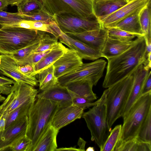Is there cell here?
I'll return each mask as SVG.
<instances>
[{
	"mask_svg": "<svg viewBox=\"0 0 151 151\" xmlns=\"http://www.w3.org/2000/svg\"><path fill=\"white\" fill-rule=\"evenodd\" d=\"M28 116L14 122L0 133V151H7L15 142L26 136Z\"/></svg>",
	"mask_w": 151,
	"mask_h": 151,
	"instance_id": "cell-11",
	"label": "cell"
},
{
	"mask_svg": "<svg viewBox=\"0 0 151 151\" xmlns=\"http://www.w3.org/2000/svg\"><path fill=\"white\" fill-rule=\"evenodd\" d=\"M3 74L0 71V76H3Z\"/></svg>",
	"mask_w": 151,
	"mask_h": 151,
	"instance_id": "cell-53",
	"label": "cell"
},
{
	"mask_svg": "<svg viewBox=\"0 0 151 151\" xmlns=\"http://www.w3.org/2000/svg\"><path fill=\"white\" fill-rule=\"evenodd\" d=\"M50 25L52 29L57 34L60 42L63 43L69 47L70 45L68 39V36L64 33L59 28L54 21L51 22Z\"/></svg>",
	"mask_w": 151,
	"mask_h": 151,
	"instance_id": "cell-42",
	"label": "cell"
},
{
	"mask_svg": "<svg viewBox=\"0 0 151 151\" xmlns=\"http://www.w3.org/2000/svg\"><path fill=\"white\" fill-rule=\"evenodd\" d=\"M54 21L64 33H80L104 27L94 14L80 17L68 13L54 15Z\"/></svg>",
	"mask_w": 151,
	"mask_h": 151,
	"instance_id": "cell-8",
	"label": "cell"
},
{
	"mask_svg": "<svg viewBox=\"0 0 151 151\" xmlns=\"http://www.w3.org/2000/svg\"><path fill=\"white\" fill-rule=\"evenodd\" d=\"M134 44L122 54L108 59L106 74L103 83L108 88L131 75L146 59V42L143 36L137 37Z\"/></svg>",
	"mask_w": 151,
	"mask_h": 151,
	"instance_id": "cell-1",
	"label": "cell"
},
{
	"mask_svg": "<svg viewBox=\"0 0 151 151\" xmlns=\"http://www.w3.org/2000/svg\"><path fill=\"white\" fill-rule=\"evenodd\" d=\"M17 68L19 71L26 75L34 76L35 70L33 65L27 64L22 66L17 65Z\"/></svg>",
	"mask_w": 151,
	"mask_h": 151,
	"instance_id": "cell-43",
	"label": "cell"
},
{
	"mask_svg": "<svg viewBox=\"0 0 151 151\" xmlns=\"http://www.w3.org/2000/svg\"><path fill=\"white\" fill-rule=\"evenodd\" d=\"M41 37L34 42L18 51L14 54L9 55H10L13 58L16 63L22 61L28 56L33 53L37 48L39 44Z\"/></svg>",
	"mask_w": 151,
	"mask_h": 151,
	"instance_id": "cell-35",
	"label": "cell"
},
{
	"mask_svg": "<svg viewBox=\"0 0 151 151\" xmlns=\"http://www.w3.org/2000/svg\"><path fill=\"white\" fill-rule=\"evenodd\" d=\"M122 127L121 124L118 125L113 129H111L101 151H114L120 136Z\"/></svg>",
	"mask_w": 151,
	"mask_h": 151,
	"instance_id": "cell-34",
	"label": "cell"
},
{
	"mask_svg": "<svg viewBox=\"0 0 151 151\" xmlns=\"http://www.w3.org/2000/svg\"><path fill=\"white\" fill-rule=\"evenodd\" d=\"M37 93V90L34 87L15 82L11 92L0 106V116L8 114L23 104L34 102Z\"/></svg>",
	"mask_w": 151,
	"mask_h": 151,
	"instance_id": "cell-10",
	"label": "cell"
},
{
	"mask_svg": "<svg viewBox=\"0 0 151 151\" xmlns=\"http://www.w3.org/2000/svg\"><path fill=\"white\" fill-rule=\"evenodd\" d=\"M5 99V98L2 96L1 94L0 93V102L2 101H4Z\"/></svg>",
	"mask_w": 151,
	"mask_h": 151,
	"instance_id": "cell-52",
	"label": "cell"
},
{
	"mask_svg": "<svg viewBox=\"0 0 151 151\" xmlns=\"http://www.w3.org/2000/svg\"><path fill=\"white\" fill-rule=\"evenodd\" d=\"M81 151L78 148H76V147H62L58 148H56L55 151Z\"/></svg>",
	"mask_w": 151,
	"mask_h": 151,
	"instance_id": "cell-47",
	"label": "cell"
},
{
	"mask_svg": "<svg viewBox=\"0 0 151 151\" xmlns=\"http://www.w3.org/2000/svg\"><path fill=\"white\" fill-rule=\"evenodd\" d=\"M60 108L56 102L37 97L28 115V124L26 136L30 141L28 151H33Z\"/></svg>",
	"mask_w": 151,
	"mask_h": 151,
	"instance_id": "cell-2",
	"label": "cell"
},
{
	"mask_svg": "<svg viewBox=\"0 0 151 151\" xmlns=\"http://www.w3.org/2000/svg\"><path fill=\"white\" fill-rule=\"evenodd\" d=\"M6 125V119L3 116H1L0 118V133L4 131Z\"/></svg>",
	"mask_w": 151,
	"mask_h": 151,
	"instance_id": "cell-46",
	"label": "cell"
},
{
	"mask_svg": "<svg viewBox=\"0 0 151 151\" xmlns=\"http://www.w3.org/2000/svg\"><path fill=\"white\" fill-rule=\"evenodd\" d=\"M127 2H128L132 0H125Z\"/></svg>",
	"mask_w": 151,
	"mask_h": 151,
	"instance_id": "cell-54",
	"label": "cell"
},
{
	"mask_svg": "<svg viewBox=\"0 0 151 151\" xmlns=\"http://www.w3.org/2000/svg\"><path fill=\"white\" fill-rule=\"evenodd\" d=\"M52 49L43 52L34 53L30 55L22 61L16 63L18 66H22L29 64L35 65L40 61Z\"/></svg>",
	"mask_w": 151,
	"mask_h": 151,
	"instance_id": "cell-36",
	"label": "cell"
},
{
	"mask_svg": "<svg viewBox=\"0 0 151 151\" xmlns=\"http://www.w3.org/2000/svg\"><path fill=\"white\" fill-rule=\"evenodd\" d=\"M18 14L24 19L49 22L54 21L52 17L49 15L43 10L40 12L32 14Z\"/></svg>",
	"mask_w": 151,
	"mask_h": 151,
	"instance_id": "cell-38",
	"label": "cell"
},
{
	"mask_svg": "<svg viewBox=\"0 0 151 151\" xmlns=\"http://www.w3.org/2000/svg\"><path fill=\"white\" fill-rule=\"evenodd\" d=\"M47 32H44L41 37L39 46L34 53L43 52L52 49L59 43L58 39L54 36L52 37Z\"/></svg>",
	"mask_w": 151,
	"mask_h": 151,
	"instance_id": "cell-33",
	"label": "cell"
},
{
	"mask_svg": "<svg viewBox=\"0 0 151 151\" xmlns=\"http://www.w3.org/2000/svg\"><path fill=\"white\" fill-rule=\"evenodd\" d=\"M151 111V91L140 96L122 117L121 135L119 139L126 141L136 137L139 130Z\"/></svg>",
	"mask_w": 151,
	"mask_h": 151,
	"instance_id": "cell-5",
	"label": "cell"
},
{
	"mask_svg": "<svg viewBox=\"0 0 151 151\" xmlns=\"http://www.w3.org/2000/svg\"><path fill=\"white\" fill-rule=\"evenodd\" d=\"M150 70H146L142 64L132 73L133 76V85L123 111L122 117L127 114L132 105L141 95L143 83Z\"/></svg>",
	"mask_w": 151,
	"mask_h": 151,
	"instance_id": "cell-18",
	"label": "cell"
},
{
	"mask_svg": "<svg viewBox=\"0 0 151 151\" xmlns=\"http://www.w3.org/2000/svg\"><path fill=\"white\" fill-rule=\"evenodd\" d=\"M15 82L13 80L0 76V93L6 95L11 92L13 85Z\"/></svg>",
	"mask_w": 151,
	"mask_h": 151,
	"instance_id": "cell-40",
	"label": "cell"
},
{
	"mask_svg": "<svg viewBox=\"0 0 151 151\" xmlns=\"http://www.w3.org/2000/svg\"><path fill=\"white\" fill-rule=\"evenodd\" d=\"M29 145V140L25 136L15 142L7 150L28 151Z\"/></svg>",
	"mask_w": 151,
	"mask_h": 151,
	"instance_id": "cell-39",
	"label": "cell"
},
{
	"mask_svg": "<svg viewBox=\"0 0 151 151\" xmlns=\"http://www.w3.org/2000/svg\"><path fill=\"white\" fill-rule=\"evenodd\" d=\"M1 57L0 55V64H1Z\"/></svg>",
	"mask_w": 151,
	"mask_h": 151,
	"instance_id": "cell-55",
	"label": "cell"
},
{
	"mask_svg": "<svg viewBox=\"0 0 151 151\" xmlns=\"http://www.w3.org/2000/svg\"><path fill=\"white\" fill-rule=\"evenodd\" d=\"M94 148L91 147H89L86 150V151H94Z\"/></svg>",
	"mask_w": 151,
	"mask_h": 151,
	"instance_id": "cell-51",
	"label": "cell"
},
{
	"mask_svg": "<svg viewBox=\"0 0 151 151\" xmlns=\"http://www.w3.org/2000/svg\"><path fill=\"white\" fill-rule=\"evenodd\" d=\"M44 32L20 27H0V53L14 54L35 42Z\"/></svg>",
	"mask_w": 151,
	"mask_h": 151,
	"instance_id": "cell-6",
	"label": "cell"
},
{
	"mask_svg": "<svg viewBox=\"0 0 151 151\" xmlns=\"http://www.w3.org/2000/svg\"><path fill=\"white\" fill-rule=\"evenodd\" d=\"M106 97L105 90L98 100L97 103L88 111L83 112L82 116L90 132L91 141L95 142L100 150L102 148L111 130L107 119Z\"/></svg>",
	"mask_w": 151,
	"mask_h": 151,
	"instance_id": "cell-4",
	"label": "cell"
},
{
	"mask_svg": "<svg viewBox=\"0 0 151 151\" xmlns=\"http://www.w3.org/2000/svg\"><path fill=\"white\" fill-rule=\"evenodd\" d=\"M17 6L18 13L25 14L38 13L43 9L40 0H23Z\"/></svg>",
	"mask_w": 151,
	"mask_h": 151,
	"instance_id": "cell-29",
	"label": "cell"
},
{
	"mask_svg": "<svg viewBox=\"0 0 151 151\" xmlns=\"http://www.w3.org/2000/svg\"><path fill=\"white\" fill-rule=\"evenodd\" d=\"M23 0H6L8 5H10L12 6H17L19 3Z\"/></svg>",
	"mask_w": 151,
	"mask_h": 151,
	"instance_id": "cell-49",
	"label": "cell"
},
{
	"mask_svg": "<svg viewBox=\"0 0 151 151\" xmlns=\"http://www.w3.org/2000/svg\"><path fill=\"white\" fill-rule=\"evenodd\" d=\"M70 44V49H73L77 52L82 59L95 60L101 57V52L96 50L87 44L79 40L68 36Z\"/></svg>",
	"mask_w": 151,
	"mask_h": 151,
	"instance_id": "cell-25",
	"label": "cell"
},
{
	"mask_svg": "<svg viewBox=\"0 0 151 151\" xmlns=\"http://www.w3.org/2000/svg\"><path fill=\"white\" fill-rule=\"evenodd\" d=\"M136 137L142 142L151 143V111L141 125Z\"/></svg>",
	"mask_w": 151,
	"mask_h": 151,
	"instance_id": "cell-32",
	"label": "cell"
},
{
	"mask_svg": "<svg viewBox=\"0 0 151 151\" xmlns=\"http://www.w3.org/2000/svg\"><path fill=\"white\" fill-rule=\"evenodd\" d=\"M53 65L38 73L39 89L43 91L58 84V79L54 76Z\"/></svg>",
	"mask_w": 151,
	"mask_h": 151,
	"instance_id": "cell-27",
	"label": "cell"
},
{
	"mask_svg": "<svg viewBox=\"0 0 151 151\" xmlns=\"http://www.w3.org/2000/svg\"><path fill=\"white\" fill-rule=\"evenodd\" d=\"M114 151H151V143L142 142L136 137L126 141L119 139Z\"/></svg>",
	"mask_w": 151,
	"mask_h": 151,
	"instance_id": "cell-26",
	"label": "cell"
},
{
	"mask_svg": "<svg viewBox=\"0 0 151 151\" xmlns=\"http://www.w3.org/2000/svg\"><path fill=\"white\" fill-rule=\"evenodd\" d=\"M8 5L6 0H0V11L4 9Z\"/></svg>",
	"mask_w": 151,
	"mask_h": 151,
	"instance_id": "cell-50",
	"label": "cell"
},
{
	"mask_svg": "<svg viewBox=\"0 0 151 151\" xmlns=\"http://www.w3.org/2000/svg\"><path fill=\"white\" fill-rule=\"evenodd\" d=\"M84 110L73 105L60 108L55 114L51 124L59 131L76 119H80Z\"/></svg>",
	"mask_w": 151,
	"mask_h": 151,
	"instance_id": "cell-16",
	"label": "cell"
},
{
	"mask_svg": "<svg viewBox=\"0 0 151 151\" xmlns=\"http://www.w3.org/2000/svg\"><path fill=\"white\" fill-rule=\"evenodd\" d=\"M151 53L149 54L143 64L144 68L147 70H150L151 67Z\"/></svg>",
	"mask_w": 151,
	"mask_h": 151,
	"instance_id": "cell-45",
	"label": "cell"
},
{
	"mask_svg": "<svg viewBox=\"0 0 151 151\" xmlns=\"http://www.w3.org/2000/svg\"><path fill=\"white\" fill-rule=\"evenodd\" d=\"M135 40L122 42L108 37L104 47L101 51V57L107 59L116 56L124 52L134 43Z\"/></svg>",
	"mask_w": 151,
	"mask_h": 151,
	"instance_id": "cell-20",
	"label": "cell"
},
{
	"mask_svg": "<svg viewBox=\"0 0 151 151\" xmlns=\"http://www.w3.org/2000/svg\"><path fill=\"white\" fill-rule=\"evenodd\" d=\"M0 56V71L3 75L16 82L24 83L34 87L37 86L38 81L35 76H27L19 71L16 62L10 55L2 54Z\"/></svg>",
	"mask_w": 151,
	"mask_h": 151,
	"instance_id": "cell-13",
	"label": "cell"
},
{
	"mask_svg": "<svg viewBox=\"0 0 151 151\" xmlns=\"http://www.w3.org/2000/svg\"><path fill=\"white\" fill-rule=\"evenodd\" d=\"M23 19L18 12L12 13L0 11V25L1 26L19 21Z\"/></svg>",
	"mask_w": 151,
	"mask_h": 151,
	"instance_id": "cell-37",
	"label": "cell"
},
{
	"mask_svg": "<svg viewBox=\"0 0 151 151\" xmlns=\"http://www.w3.org/2000/svg\"><path fill=\"white\" fill-rule=\"evenodd\" d=\"M106 62L100 59L88 63H83L75 69L58 78V84L64 86L75 81L88 80L96 86L103 76Z\"/></svg>",
	"mask_w": 151,
	"mask_h": 151,
	"instance_id": "cell-9",
	"label": "cell"
},
{
	"mask_svg": "<svg viewBox=\"0 0 151 151\" xmlns=\"http://www.w3.org/2000/svg\"><path fill=\"white\" fill-rule=\"evenodd\" d=\"M151 1L141 10L139 21L145 39L151 41Z\"/></svg>",
	"mask_w": 151,
	"mask_h": 151,
	"instance_id": "cell-28",
	"label": "cell"
},
{
	"mask_svg": "<svg viewBox=\"0 0 151 151\" xmlns=\"http://www.w3.org/2000/svg\"><path fill=\"white\" fill-rule=\"evenodd\" d=\"M58 132L51 124L42 136L33 151H55L57 147L56 137Z\"/></svg>",
	"mask_w": 151,
	"mask_h": 151,
	"instance_id": "cell-24",
	"label": "cell"
},
{
	"mask_svg": "<svg viewBox=\"0 0 151 151\" xmlns=\"http://www.w3.org/2000/svg\"><path fill=\"white\" fill-rule=\"evenodd\" d=\"M1 116H0V118Z\"/></svg>",
	"mask_w": 151,
	"mask_h": 151,
	"instance_id": "cell-57",
	"label": "cell"
},
{
	"mask_svg": "<svg viewBox=\"0 0 151 151\" xmlns=\"http://www.w3.org/2000/svg\"><path fill=\"white\" fill-rule=\"evenodd\" d=\"M82 59L75 50L68 48L53 64L54 76L58 79L70 72L83 63Z\"/></svg>",
	"mask_w": 151,
	"mask_h": 151,
	"instance_id": "cell-15",
	"label": "cell"
},
{
	"mask_svg": "<svg viewBox=\"0 0 151 151\" xmlns=\"http://www.w3.org/2000/svg\"><path fill=\"white\" fill-rule=\"evenodd\" d=\"M93 86L91 81L83 80L72 82L64 86L71 95L93 101L97 98L96 94L93 93L92 90Z\"/></svg>",
	"mask_w": 151,
	"mask_h": 151,
	"instance_id": "cell-19",
	"label": "cell"
},
{
	"mask_svg": "<svg viewBox=\"0 0 151 151\" xmlns=\"http://www.w3.org/2000/svg\"><path fill=\"white\" fill-rule=\"evenodd\" d=\"M99 0L106 1V0Z\"/></svg>",
	"mask_w": 151,
	"mask_h": 151,
	"instance_id": "cell-56",
	"label": "cell"
},
{
	"mask_svg": "<svg viewBox=\"0 0 151 151\" xmlns=\"http://www.w3.org/2000/svg\"><path fill=\"white\" fill-rule=\"evenodd\" d=\"M108 37L113 39L122 42L129 41L135 37L142 36L132 33L124 30L114 28H107Z\"/></svg>",
	"mask_w": 151,
	"mask_h": 151,
	"instance_id": "cell-31",
	"label": "cell"
},
{
	"mask_svg": "<svg viewBox=\"0 0 151 151\" xmlns=\"http://www.w3.org/2000/svg\"><path fill=\"white\" fill-rule=\"evenodd\" d=\"M133 82L132 74L106 90L105 104L107 119L109 127L122 117Z\"/></svg>",
	"mask_w": 151,
	"mask_h": 151,
	"instance_id": "cell-3",
	"label": "cell"
},
{
	"mask_svg": "<svg viewBox=\"0 0 151 151\" xmlns=\"http://www.w3.org/2000/svg\"><path fill=\"white\" fill-rule=\"evenodd\" d=\"M86 143V141L83 139L81 137L79 138L78 142V145L79 147L78 148L80 149L81 151L85 150V147Z\"/></svg>",
	"mask_w": 151,
	"mask_h": 151,
	"instance_id": "cell-48",
	"label": "cell"
},
{
	"mask_svg": "<svg viewBox=\"0 0 151 151\" xmlns=\"http://www.w3.org/2000/svg\"><path fill=\"white\" fill-rule=\"evenodd\" d=\"M144 7L138 9L111 27L118 28L129 32L143 36L140 23L139 14Z\"/></svg>",
	"mask_w": 151,
	"mask_h": 151,
	"instance_id": "cell-22",
	"label": "cell"
},
{
	"mask_svg": "<svg viewBox=\"0 0 151 151\" xmlns=\"http://www.w3.org/2000/svg\"><path fill=\"white\" fill-rule=\"evenodd\" d=\"M71 95L72 99V105L84 109L93 106L96 104L98 102V100L95 102H93L92 101L83 98Z\"/></svg>",
	"mask_w": 151,
	"mask_h": 151,
	"instance_id": "cell-41",
	"label": "cell"
},
{
	"mask_svg": "<svg viewBox=\"0 0 151 151\" xmlns=\"http://www.w3.org/2000/svg\"><path fill=\"white\" fill-rule=\"evenodd\" d=\"M37 97L58 103L60 108L72 105L71 96L65 86L58 84L37 94Z\"/></svg>",
	"mask_w": 151,
	"mask_h": 151,
	"instance_id": "cell-17",
	"label": "cell"
},
{
	"mask_svg": "<svg viewBox=\"0 0 151 151\" xmlns=\"http://www.w3.org/2000/svg\"><path fill=\"white\" fill-rule=\"evenodd\" d=\"M151 0H132L112 13L98 18L104 27L106 29L146 6Z\"/></svg>",
	"mask_w": 151,
	"mask_h": 151,
	"instance_id": "cell-12",
	"label": "cell"
},
{
	"mask_svg": "<svg viewBox=\"0 0 151 151\" xmlns=\"http://www.w3.org/2000/svg\"><path fill=\"white\" fill-rule=\"evenodd\" d=\"M45 11L52 17L55 14L68 13L80 17L94 14V0H40Z\"/></svg>",
	"mask_w": 151,
	"mask_h": 151,
	"instance_id": "cell-7",
	"label": "cell"
},
{
	"mask_svg": "<svg viewBox=\"0 0 151 151\" xmlns=\"http://www.w3.org/2000/svg\"><path fill=\"white\" fill-rule=\"evenodd\" d=\"M34 103L30 102L23 104L8 114L3 116L6 119L5 128L18 120L28 116L29 110Z\"/></svg>",
	"mask_w": 151,
	"mask_h": 151,
	"instance_id": "cell-30",
	"label": "cell"
},
{
	"mask_svg": "<svg viewBox=\"0 0 151 151\" xmlns=\"http://www.w3.org/2000/svg\"><path fill=\"white\" fill-rule=\"evenodd\" d=\"M68 49L62 43L59 42L57 46L52 49L40 61L34 65L35 70L34 76H35L40 72L53 65Z\"/></svg>",
	"mask_w": 151,
	"mask_h": 151,
	"instance_id": "cell-21",
	"label": "cell"
},
{
	"mask_svg": "<svg viewBox=\"0 0 151 151\" xmlns=\"http://www.w3.org/2000/svg\"><path fill=\"white\" fill-rule=\"evenodd\" d=\"M150 91H151V72L150 70L143 83L141 95Z\"/></svg>",
	"mask_w": 151,
	"mask_h": 151,
	"instance_id": "cell-44",
	"label": "cell"
},
{
	"mask_svg": "<svg viewBox=\"0 0 151 151\" xmlns=\"http://www.w3.org/2000/svg\"><path fill=\"white\" fill-rule=\"evenodd\" d=\"M127 3L125 0H94V13L98 18L105 16L114 12Z\"/></svg>",
	"mask_w": 151,
	"mask_h": 151,
	"instance_id": "cell-23",
	"label": "cell"
},
{
	"mask_svg": "<svg viewBox=\"0 0 151 151\" xmlns=\"http://www.w3.org/2000/svg\"><path fill=\"white\" fill-rule=\"evenodd\" d=\"M66 34L100 52L103 49L108 37L107 29L104 27L81 33Z\"/></svg>",
	"mask_w": 151,
	"mask_h": 151,
	"instance_id": "cell-14",
	"label": "cell"
}]
</instances>
